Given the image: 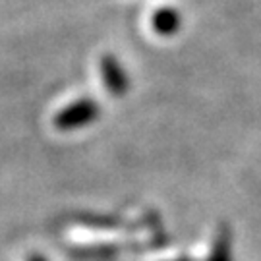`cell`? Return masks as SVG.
<instances>
[{"instance_id": "obj_2", "label": "cell", "mask_w": 261, "mask_h": 261, "mask_svg": "<svg viewBox=\"0 0 261 261\" xmlns=\"http://www.w3.org/2000/svg\"><path fill=\"white\" fill-rule=\"evenodd\" d=\"M99 74L112 97H124L130 91V77L126 68L114 55H103L99 60Z\"/></svg>"}, {"instance_id": "obj_1", "label": "cell", "mask_w": 261, "mask_h": 261, "mask_svg": "<svg viewBox=\"0 0 261 261\" xmlns=\"http://www.w3.org/2000/svg\"><path fill=\"white\" fill-rule=\"evenodd\" d=\"M99 116H101L99 103L89 97H82V99H75L74 103L66 105L60 112H56L53 124L60 132H75L95 124L99 120Z\"/></svg>"}, {"instance_id": "obj_4", "label": "cell", "mask_w": 261, "mask_h": 261, "mask_svg": "<svg viewBox=\"0 0 261 261\" xmlns=\"http://www.w3.org/2000/svg\"><path fill=\"white\" fill-rule=\"evenodd\" d=\"M207 261H234L232 230L228 224H219V228L213 236V244H211V252H209Z\"/></svg>"}, {"instance_id": "obj_6", "label": "cell", "mask_w": 261, "mask_h": 261, "mask_svg": "<svg viewBox=\"0 0 261 261\" xmlns=\"http://www.w3.org/2000/svg\"><path fill=\"white\" fill-rule=\"evenodd\" d=\"M174 261H190L188 257H178V259H174Z\"/></svg>"}, {"instance_id": "obj_5", "label": "cell", "mask_w": 261, "mask_h": 261, "mask_svg": "<svg viewBox=\"0 0 261 261\" xmlns=\"http://www.w3.org/2000/svg\"><path fill=\"white\" fill-rule=\"evenodd\" d=\"M28 261H48L45 255H41V253H31L28 257Z\"/></svg>"}, {"instance_id": "obj_3", "label": "cell", "mask_w": 261, "mask_h": 261, "mask_svg": "<svg viewBox=\"0 0 261 261\" xmlns=\"http://www.w3.org/2000/svg\"><path fill=\"white\" fill-rule=\"evenodd\" d=\"M151 25H153V31L157 35H163V37H172L176 35L180 28H182V16L176 8H159L153 18H151Z\"/></svg>"}]
</instances>
